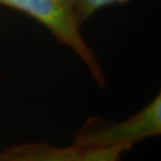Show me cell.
<instances>
[{"label": "cell", "mask_w": 161, "mask_h": 161, "mask_svg": "<svg viewBox=\"0 0 161 161\" xmlns=\"http://www.w3.org/2000/svg\"><path fill=\"white\" fill-rule=\"evenodd\" d=\"M161 135V96L156 94L136 114L123 121L88 117L74 134L72 144L82 150L132 148L146 138Z\"/></svg>", "instance_id": "6da1fadb"}, {"label": "cell", "mask_w": 161, "mask_h": 161, "mask_svg": "<svg viewBox=\"0 0 161 161\" xmlns=\"http://www.w3.org/2000/svg\"><path fill=\"white\" fill-rule=\"evenodd\" d=\"M0 5L24 12L43 24L56 40L68 47L85 64L100 87L106 84L102 64L81 35L75 13V0H0Z\"/></svg>", "instance_id": "7a4b0ae2"}, {"label": "cell", "mask_w": 161, "mask_h": 161, "mask_svg": "<svg viewBox=\"0 0 161 161\" xmlns=\"http://www.w3.org/2000/svg\"><path fill=\"white\" fill-rule=\"evenodd\" d=\"M82 149L74 144L55 146L48 142H25L0 152V161H78Z\"/></svg>", "instance_id": "3957f363"}, {"label": "cell", "mask_w": 161, "mask_h": 161, "mask_svg": "<svg viewBox=\"0 0 161 161\" xmlns=\"http://www.w3.org/2000/svg\"><path fill=\"white\" fill-rule=\"evenodd\" d=\"M130 0H75V13L80 25L86 22L94 12L112 4H125Z\"/></svg>", "instance_id": "277c9868"}, {"label": "cell", "mask_w": 161, "mask_h": 161, "mask_svg": "<svg viewBox=\"0 0 161 161\" xmlns=\"http://www.w3.org/2000/svg\"><path fill=\"white\" fill-rule=\"evenodd\" d=\"M122 154L118 149H86L78 161H119Z\"/></svg>", "instance_id": "5b68a950"}]
</instances>
